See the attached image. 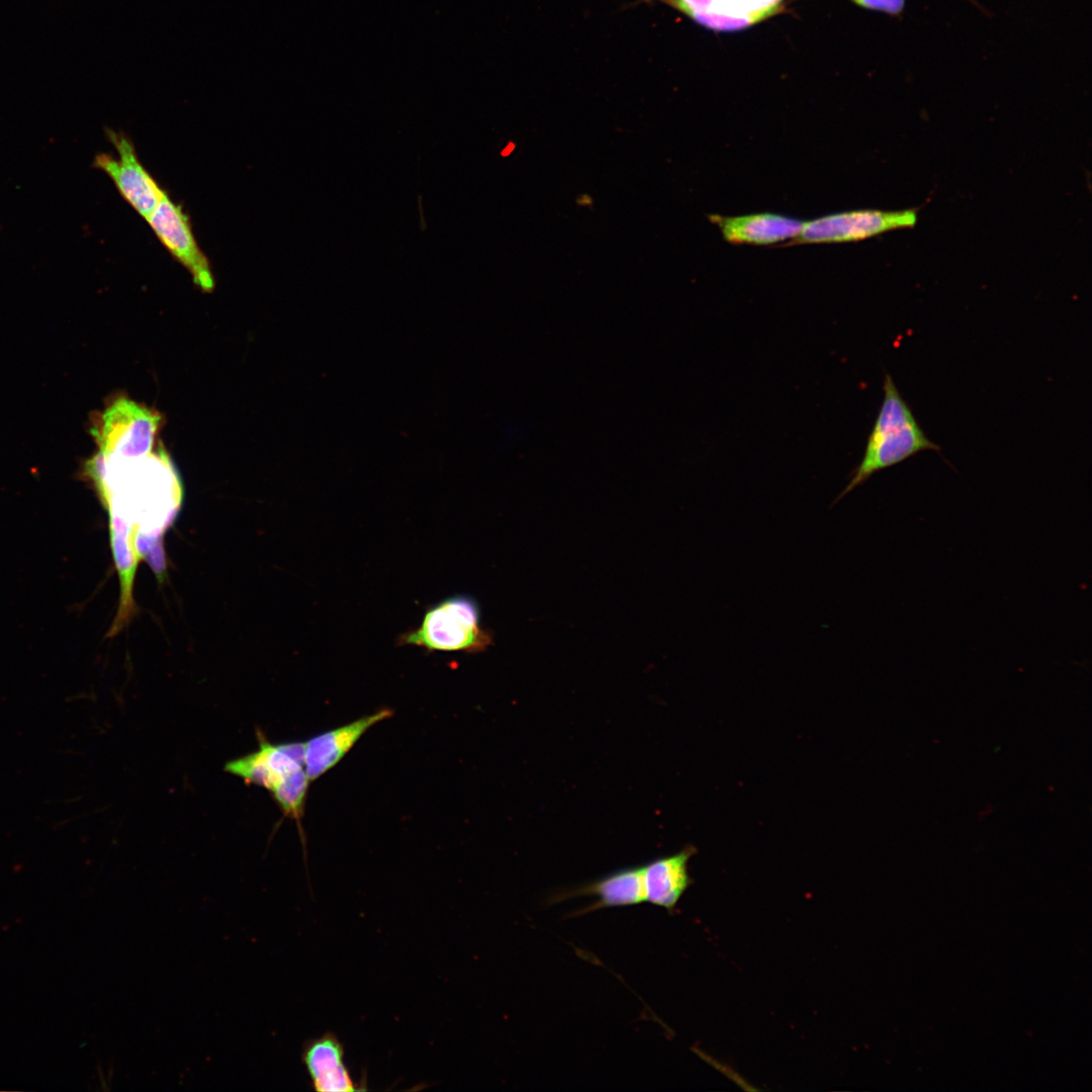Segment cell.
<instances>
[{
  "label": "cell",
  "instance_id": "cell-3",
  "mask_svg": "<svg viewBox=\"0 0 1092 1092\" xmlns=\"http://www.w3.org/2000/svg\"><path fill=\"white\" fill-rule=\"evenodd\" d=\"M396 644L421 647L428 652L478 653L493 644V637L481 625L476 600L457 595L429 606L421 624L401 633Z\"/></svg>",
  "mask_w": 1092,
  "mask_h": 1092
},
{
  "label": "cell",
  "instance_id": "cell-11",
  "mask_svg": "<svg viewBox=\"0 0 1092 1092\" xmlns=\"http://www.w3.org/2000/svg\"><path fill=\"white\" fill-rule=\"evenodd\" d=\"M301 1059L313 1090L352 1092L361 1089L345 1064L344 1045L335 1033L328 1031L308 1039Z\"/></svg>",
  "mask_w": 1092,
  "mask_h": 1092
},
{
  "label": "cell",
  "instance_id": "cell-2",
  "mask_svg": "<svg viewBox=\"0 0 1092 1092\" xmlns=\"http://www.w3.org/2000/svg\"><path fill=\"white\" fill-rule=\"evenodd\" d=\"M884 399L869 436L860 463L851 472L844 489L834 499L837 504L876 472L898 464L921 451H939L918 425L910 406L902 397L890 374L884 379Z\"/></svg>",
  "mask_w": 1092,
  "mask_h": 1092
},
{
  "label": "cell",
  "instance_id": "cell-5",
  "mask_svg": "<svg viewBox=\"0 0 1092 1092\" xmlns=\"http://www.w3.org/2000/svg\"><path fill=\"white\" fill-rule=\"evenodd\" d=\"M117 157L96 155L93 166L104 172L122 198L146 220L166 194L141 163L131 140L122 131L106 129Z\"/></svg>",
  "mask_w": 1092,
  "mask_h": 1092
},
{
  "label": "cell",
  "instance_id": "cell-13",
  "mask_svg": "<svg viewBox=\"0 0 1092 1092\" xmlns=\"http://www.w3.org/2000/svg\"><path fill=\"white\" fill-rule=\"evenodd\" d=\"M696 852L695 846L687 845L676 853L655 858L643 866L646 902L672 911L693 884L688 867Z\"/></svg>",
  "mask_w": 1092,
  "mask_h": 1092
},
{
  "label": "cell",
  "instance_id": "cell-9",
  "mask_svg": "<svg viewBox=\"0 0 1092 1092\" xmlns=\"http://www.w3.org/2000/svg\"><path fill=\"white\" fill-rule=\"evenodd\" d=\"M782 0H673V4L708 28L739 30L774 14Z\"/></svg>",
  "mask_w": 1092,
  "mask_h": 1092
},
{
  "label": "cell",
  "instance_id": "cell-7",
  "mask_svg": "<svg viewBox=\"0 0 1092 1092\" xmlns=\"http://www.w3.org/2000/svg\"><path fill=\"white\" fill-rule=\"evenodd\" d=\"M147 221L171 256L188 271L194 284L202 291H212L215 282L210 262L200 249L182 206L166 193Z\"/></svg>",
  "mask_w": 1092,
  "mask_h": 1092
},
{
  "label": "cell",
  "instance_id": "cell-6",
  "mask_svg": "<svg viewBox=\"0 0 1092 1092\" xmlns=\"http://www.w3.org/2000/svg\"><path fill=\"white\" fill-rule=\"evenodd\" d=\"M916 221L914 209L843 211L804 221L801 233L791 244L856 242L889 231L912 228Z\"/></svg>",
  "mask_w": 1092,
  "mask_h": 1092
},
{
  "label": "cell",
  "instance_id": "cell-1",
  "mask_svg": "<svg viewBox=\"0 0 1092 1092\" xmlns=\"http://www.w3.org/2000/svg\"><path fill=\"white\" fill-rule=\"evenodd\" d=\"M85 470L108 516L112 554L136 555L153 569L164 566L163 536L183 499L180 476L164 447L139 456L96 452Z\"/></svg>",
  "mask_w": 1092,
  "mask_h": 1092
},
{
  "label": "cell",
  "instance_id": "cell-15",
  "mask_svg": "<svg viewBox=\"0 0 1092 1092\" xmlns=\"http://www.w3.org/2000/svg\"><path fill=\"white\" fill-rule=\"evenodd\" d=\"M857 5L890 15H900L905 8L907 0H851Z\"/></svg>",
  "mask_w": 1092,
  "mask_h": 1092
},
{
  "label": "cell",
  "instance_id": "cell-8",
  "mask_svg": "<svg viewBox=\"0 0 1092 1092\" xmlns=\"http://www.w3.org/2000/svg\"><path fill=\"white\" fill-rule=\"evenodd\" d=\"M392 715V710L381 709L304 742V769L309 781H315L332 769L368 729Z\"/></svg>",
  "mask_w": 1092,
  "mask_h": 1092
},
{
  "label": "cell",
  "instance_id": "cell-12",
  "mask_svg": "<svg viewBox=\"0 0 1092 1092\" xmlns=\"http://www.w3.org/2000/svg\"><path fill=\"white\" fill-rule=\"evenodd\" d=\"M709 219L718 226L723 238L732 244L767 246L793 242L801 233L804 221L777 213H754L725 216L712 214Z\"/></svg>",
  "mask_w": 1092,
  "mask_h": 1092
},
{
  "label": "cell",
  "instance_id": "cell-10",
  "mask_svg": "<svg viewBox=\"0 0 1092 1092\" xmlns=\"http://www.w3.org/2000/svg\"><path fill=\"white\" fill-rule=\"evenodd\" d=\"M581 896H595L597 900L573 915L646 902L643 869L634 867L619 870L594 882L556 893L549 899V903Z\"/></svg>",
  "mask_w": 1092,
  "mask_h": 1092
},
{
  "label": "cell",
  "instance_id": "cell-14",
  "mask_svg": "<svg viewBox=\"0 0 1092 1092\" xmlns=\"http://www.w3.org/2000/svg\"><path fill=\"white\" fill-rule=\"evenodd\" d=\"M309 782L305 769L302 768L287 777L271 792L284 815L297 822L303 813Z\"/></svg>",
  "mask_w": 1092,
  "mask_h": 1092
},
{
  "label": "cell",
  "instance_id": "cell-4",
  "mask_svg": "<svg viewBox=\"0 0 1092 1092\" xmlns=\"http://www.w3.org/2000/svg\"><path fill=\"white\" fill-rule=\"evenodd\" d=\"M162 418L157 412L121 396L102 413L93 436L97 453L114 456H139L157 446Z\"/></svg>",
  "mask_w": 1092,
  "mask_h": 1092
}]
</instances>
